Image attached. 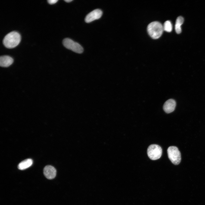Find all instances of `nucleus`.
Returning a JSON list of instances; mask_svg holds the SVG:
<instances>
[{
	"label": "nucleus",
	"instance_id": "1",
	"mask_svg": "<svg viewBox=\"0 0 205 205\" xmlns=\"http://www.w3.org/2000/svg\"><path fill=\"white\" fill-rule=\"evenodd\" d=\"M20 40V34L17 32L12 31L5 36L3 40V43L7 48H12L17 46Z\"/></svg>",
	"mask_w": 205,
	"mask_h": 205
},
{
	"label": "nucleus",
	"instance_id": "2",
	"mask_svg": "<svg viewBox=\"0 0 205 205\" xmlns=\"http://www.w3.org/2000/svg\"><path fill=\"white\" fill-rule=\"evenodd\" d=\"M147 30L149 35L154 39L159 38L164 30L163 25L158 21H154L149 23L147 26Z\"/></svg>",
	"mask_w": 205,
	"mask_h": 205
},
{
	"label": "nucleus",
	"instance_id": "3",
	"mask_svg": "<svg viewBox=\"0 0 205 205\" xmlns=\"http://www.w3.org/2000/svg\"><path fill=\"white\" fill-rule=\"evenodd\" d=\"M168 158L171 162L175 165H178L181 159L180 152L177 147L171 146L167 149Z\"/></svg>",
	"mask_w": 205,
	"mask_h": 205
},
{
	"label": "nucleus",
	"instance_id": "4",
	"mask_svg": "<svg viewBox=\"0 0 205 205\" xmlns=\"http://www.w3.org/2000/svg\"><path fill=\"white\" fill-rule=\"evenodd\" d=\"M147 152L148 156L150 159L156 160L161 156L162 149L161 147L157 145L151 144L148 147Z\"/></svg>",
	"mask_w": 205,
	"mask_h": 205
},
{
	"label": "nucleus",
	"instance_id": "5",
	"mask_svg": "<svg viewBox=\"0 0 205 205\" xmlns=\"http://www.w3.org/2000/svg\"><path fill=\"white\" fill-rule=\"evenodd\" d=\"M63 44L66 48L75 52L81 54L83 52V49L80 45L69 38L64 39Z\"/></svg>",
	"mask_w": 205,
	"mask_h": 205
},
{
	"label": "nucleus",
	"instance_id": "6",
	"mask_svg": "<svg viewBox=\"0 0 205 205\" xmlns=\"http://www.w3.org/2000/svg\"><path fill=\"white\" fill-rule=\"evenodd\" d=\"M102 11L99 9H95L89 13L86 17L85 21L89 23L100 18L102 15Z\"/></svg>",
	"mask_w": 205,
	"mask_h": 205
},
{
	"label": "nucleus",
	"instance_id": "7",
	"mask_svg": "<svg viewBox=\"0 0 205 205\" xmlns=\"http://www.w3.org/2000/svg\"><path fill=\"white\" fill-rule=\"evenodd\" d=\"M43 172L45 177L49 179L54 178L56 174V170L55 168L50 165H47L44 167Z\"/></svg>",
	"mask_w": 205,
	"mask_h": 205
},
{
	"label": "nucleus",
	"instance_id": "8",
	"mask_svg": "<svg viewBox=\"0 0 205 205\" xmlns=\"http://www.w3.org/2000/svg\"><path fill=\"white\" fill-rule=\"evenodd\" d=\"M176 102L175 100L170 99L166 101L163 105V108L165 112L167 113L173 112L175 110Z\"/></svg>",
	"mask_w": 205,
	"mask_h": 205
},
{
	"label": "nucleus",
	"instance_id": "9",
	"mask_svg": "<svg viewBox=\"0 0 205 205\" xmlns=\"http://www.w3.org/2000/svg\"><path fill=\"white\" fill-rule=\"evenodd\" d=\"M13 62L12 58L8 56H3L0 58V65L3 67H7L11 65Z\"/></svg>",
	"mask_w": 205,
	"mask_h": 205
},
{
	"label": "nucleus",
	"instance_id": "10",
	"mask_svg": "<svg viewBox=\"0 0 205 205\" xmlns=\"http://www.w3.org/2000/svg\"><path fill=\"white\" fill-rule=\"evenodd\" d=\"M33 161L30 159H25L20 162L18 165V168L20 170L25 169L30 167L32 164Z\"/></svg>",
	"mask_w": 205,
	"mask_h": 205
},
{
	"label": "nucleus",
	"instance_id": "11",
	"mask_svg": "<svg viewBox=\"0 0 205 205\" xmlns=\"http://www.w3.org/2000/svg\"><path fill=\"white\" fill-rule=\"evenodd\" d=\"M184 21V19L183 17L179 16L177 18L175 25V30L177 34H179L181 32V26Z\"/></svg>",
	"mask_w": 205,
	"mask_h": 205
},
{
	"label": "nucleus",
	"instance_id": "12",
	"mask_svg": "<svg viewBox=\"0 0 205 205\" xmlns=\"http://www.w3.org/2000/svg\"><path fill=\"white\" fill-rule=\"evenodd\" d=\"M163 30L168 32L171 31L172 30V25L171 22L169 20L166 21L163 25Z\"/></svg>",
	"mask_w": 205,
	"mask_h": 205
},
{
	"label": "nucleus",
	"instance_id": "13",
	"mask_svg": "<svg viewBox=\"0 0 205 205\" xmlns=\"http://www.w3.org/2000/svg\"><path fill=\"white\" fill-rule=\"evenodd\" d=\"M48 3L50 4H53L56 3L58 1V0H49L47 1Z\"/></svg>",
	"mask_w": 205,
	"mask_h": 205
},
{
	"label": "nucleus",
	"instance_id": "14",
	"mask_svg": "<svg viewBox=\"0 0 205 205\" xmlns=\"http://www.w3.org/2000/svg\"><path fill=\"white\" fill-rule=\"evenodd\" d=\"M72 1H73L72 0H64V1H65L66 2H67V3L70 2Z\"/></svg>",
	"mask_w": 205,
	"mask_h": 205
}]
</instances>
